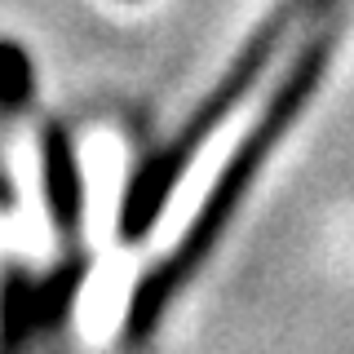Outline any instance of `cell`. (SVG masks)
<instances>
[{
    "label": "cell",
    "instance_id": "obj_1",
    "mask_svg": "<svg viewBox=\"0 0 354 354\" xmlns=\"http://www.w3.org/2000/svg\"><path fill=\"white\" fill-rule=\"evenodd\" d=\"M324 49H328V40H310V49L297 58V66L288 71V80L279 84V93L270 97V106L261 111V120L252 124V133L239 142L235 155L226 160V169H221V177L213 182L204 208L195 213L191 230H186V235L177 239V248L160 266H151V274L138 283V292H133V301H129V337L133 341L151 337L155 324L164 319V310H169V301L182 292V283L191 279L199 266H204V257L213 252V243L221 239L226 221L235 217L239 199L248 195V186H252V177H257L261 160L270 155L274 142L283 138V129L292 124L301 97L310 93V84L319 80V71H324Z\"/></svg>",
    "mask_w": 354,
    "mask_h": 354
},
{
    "label": "cell",
    "instance_id": "obj_2",
    "mask_svg": "<svg viewBox=\"0 0 354 354\" xmlns=\"http://www.w3.org/2000/svg\"><path fill=\"white\" fill-rule=\"evenodd\" d=\"M44 195H49V217L62 239L80 235V173H75V155L66 147L58 129H49V147H44Z\"/></svg>",
    "mask_w": 354,
    "mask_h": 354
}]
</instances>
